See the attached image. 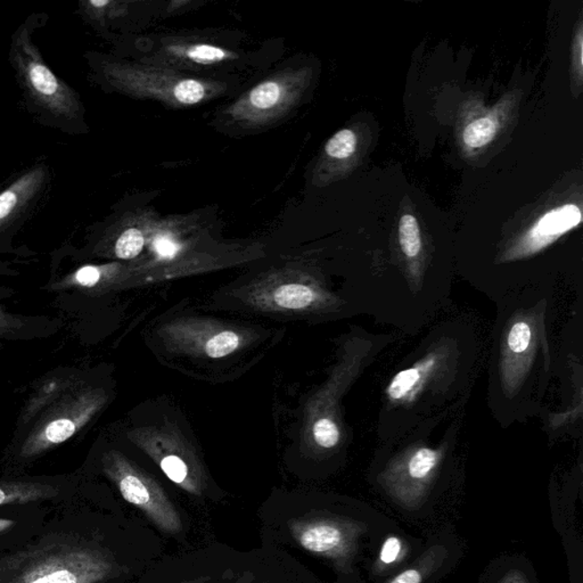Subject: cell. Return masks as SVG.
Segmentation results:
<instances>
[{"instance_id":"cell-1","label":"cell","mask_w":583,"mask_h":583,"mask_svg":"<svg viewBox=\"0 0 583 583\" xmlns=\"http://www.w3.org/2000/svg\"><path fill=\"white\" fill-rule=\"evenodd\" d=\"M162 555L125 557L101 538L56 533L0 560V583L134 580Z\"/></svg>"},{"instance_id":"cell-2","label":"cell","mask_w":583,"mask_h":583,"mask_svg":"<svg viewBox=\"0 0 583 583\" xmlns=\"http://www.w3.org/2000/svg\"><path fill=\"white\" fill-rule=\"evenodd\" d=\"M106 401V393L92 384L72 390L44 410L18 441L8 445L6 458L28 464L51 453L87 428Z\"/></svg>"},{"instance_id":"cell-3","label":"cell","mask_w":583,"mask_h":583,"mask_svg":"<svg viewBox=\"0 0 583 583\" xmlns=\"http://www.w3.org/2000/svg\"><path fill=\"white\" fill-rule=\"evenodd\" d=\"M32 21L29 19L21 26L12 40L10 57L21 87L28 100L48 117L60 121H78L84 111L79 95L45 63L31 39L35 28Z\"/></svg>"},{"instance_id":"cell-4","label":"cell","mask_w":583,"mask_h":583,"mask_svg":"<svg viewBox=\"0 0 583 583\" xmlns=\"http://www.w3.org/2000/svg\"><path fill=\"white\" fill-rule=\"evenodd\" d=\"M103 471L116 484L123 500L136 508L152 528L179 543L186 541V514L160 484L114 451L103 457Z\"/></svg>"},{"instance_id":"cell-5","label":"cell","mask_w":583,"mask_h":583,"mask_svg":"<svg viewBox=\"0 0 583 583\" xmlns=\"http://www.w3.org/2000/svg\"><path fill=\"white\" fill-rule=\"evenodd\" d=\"M216 583H316L299 558L287 550L261 544L250 552L233 550Z\"/></svg>"},{"instance_id":"cell-6","label":"cell","mask_w":583,"mask_h":583,"mask_svg":"<svg viewBox=\"0 0 583 583\" xmlns=\"http://www.w3.org/2000/svg\"><path fill=\"white\" fill-rule=\"evenodd\" d=\"M233 550L216 545L180 555L164 554L130 583H216Z\"/></svg>"},{"instance_id":"cell-7","label":"cell","mask_w":583,"mask_h":583,"mask_svg":"<svg viewBox=\"0 0 583 583\" xmlns=\"http://www.w3.org/2000/svg\"><path fill=\"white\" fill-rule=\"evenodd\" d=\"M87 383L85 371L78 367H59L41 376L20 410L10 443L18 441L44 410L72 390Z\"/></svg>"},{"instance_id":"cell-8","label":"cell","mask_w":583,"mask_h":583,"mask_svg":"<svg viewBox=\"0 0 583 583\" xmlns=\"http://www.w3.org/2000/svg\"><path fill=\"white\" fill-rule=\"evenodd\" d=\"M47 178V167L40 164L31 168L0 193V253L13 252L8 245L12 233L39 199Z\"/></svg>"},{"instance_id":"cell-9","label":"cell","mask_w":583,"mask_h":583,"mask_svg":"<svg viewBox=\"0 0 583 583\" xmlns=\"http://www.w3.org/2000/svg\"><path fill=\"white\" fill-rule=\"evenodd\" d=\"M16 291L0 286V342H30L51 338L60 332L63 323L46 315L14 314L7 310L4 301L11 299Z\"/></svg>"},{"instance_id":"cell-10","label":"cell","mask_w":583,"mask_h":583,"mask_svg":"<svg viewBox=\"0 0 583 583\" xmlns=\"http://www.w3.org/2000/svg\"><path fill=\"white\" fill-rule=\"evenodd\" d=\"M56 484L43 480H0V506L43 502L59 496Z\"/></svg>"},{"instance_id":"cell-11","label":"cell","mask_w":583,"mask_h":583,"mask_svg":"<svg viewBox=\"0 0 583 583\" xmlns=\"http://www.w3.org/2000/svg\"><path fill=\"white\" fill-rule=\"evenodd\" d=\"M580 209L574 204H566L563 207L554 209L546 213L538 221L535 227L529 234L530 241L533 244L546 243L548 240L562 235L581 223Z\"/></svg>"},{"instance_id":"cell-12","label":"cell","mask_w":583,"mask_h":583,"mask_svg":"<svg viewBox=\"0 0 583 583\" xmlns=\"http://www.w3.org/2000/svg\"><path fill=\"white\" fill-rule=\"evenodd\" d=\"M287 96H289V89L283 82L277 80L262 82L250 92L242 110L244 116L253 118L268 116L270 112L284 104Z\"/></svg>"},{"instance_id":"cell-13","label":"cell","mask_w":583,"mask_h":583,"mask_svg":"<svg viewBox=\"0 0 583 583\" xmlns=\"http://www.w3.org/2000/svg\"><path fill=\"white\" fill-rule=\"evenodd\" d=\"M314 291L302 284H289L279 287L274 294L276 305L284 309H303L315 301Z\"/></svg>"},{"instance_id":"cell-14","label":"cell","mask_w":583,"mask_h":583,"mask_svg":"<svg viewBox=\"0 0 583 583\" xmlns=\"http://www.w3.org/2000/svg\"><path fill=\"white\" fill-rule=\"evenodd\" d=\"M497 129H498V127H497L494 118H480L466 126L463 133L464 144L468 149H481L495 138Z\"/></svg>"},{"instance_id":"cell-15","label":"cell","mask_w":583,"mask_h":583,"mask_svg":"<svg viewBox=\"0 0 583 583\" xmlns=\"http://www.w3.org/2000/svg\"><path fill=\"white\" fill-rule=\"evenodd\" d=\"M145 245V237L141 229L127 228L114 241L113 256L120 260H133L141 254Z\"/></svg>"},{"instance_id":"cell-16","label":"cell","mask_w":583,"mask_h":583,"mask_svg":"<svg viewBox=\"0 0 583 583\" xmlns=\"http://www.w3.org/2000/svg\"><path fill=\"white\" fill-rule=\"evenodd\" d=\"M439 463V454L428 448L417 450L407 463V474L414 482L426 481Z\"/></svg>"},{"instance_id":"cell-17","label":"cell","mask_w":583,"mask_h":583,"mask_svg":"<svg viewBox=\"0 0 583 583\" xmlns=\"http://www.w3.org/2000/svg\"><path fill=\"white\" fill-rule=\"evenodd\" d=\"M440 558L441 555L439 550L434 549L432 552L426 554L417 564L402 571L401 573L393 577L387 583H423L426 577L432 573Z\"/></svg>"},{"instance_id":"cell-18","label":"cell","mask_w":583,"mask_h":583,"mask_svg":"<svg viewBox=\"0 0 583 583\" xmlns=\"http://www.w3.org/2000/svg\"><path fill=\"white\" fill-rule=\"evenodd\" d=\"M399 242L402 251L408 258H415L420 254L422 249L421 231L416 218L414 216H402L399 223Z\"/></svg>"},{"instance_id":"cell-19","label":"cell","mask_w":583,"mask_h":583,"mask_svg":"<svg viewBox=\"0 0 583 583\" xmlns=\"http://www.w3.org/2000/svg\"><path fill=\"white\" fill-rule=\"evenodd\" d=\"M357 149V136L351 129L335 134L326 144L325 152L330 158L344 160L350 158Z\"/></svg>"},{"instance_id":"cell-20","label":"cell","mask_w":583,"mask_h":583,"mask_svg":"<svg viewBox=\"0 0 583 583\" xmlns=\"http://www.w3.org/2000/svg\"><path fill=\"white\" fill-rule=\"evenodd\" d=\"M421 368H409L398 374L389 385L388 394L393 400H400L413 391L421 381Z\"/></svg>"},{"instance_id":"cell-21","label":"cell","mask_w":583,"mask_h":583,"mask_svg":"<svg viewBox=\"0 0 583 583\" xmlns=\"http://www.w3.org/2000/svg\"><path fill=\"white\" fill-rule=\"evenodd\" d=\"M240 347V338L234 332H223L213 336L205 346V352L213 359L224 358Z\"/></svg>"},{"instance_id":"cell-22","label":"cell","mask_w":583,"mask_h":583,"mask_svg":"<svg viewBox=\"0 0 583 583\" xmlns=\"http://www.w3.org/2000/svg\"><path fill=\"white\" fill-rule=\"evenodd\" d=\"M185 56L195 63L215 64L227 60L231 54L223 48L211 46V45H194L184 52Z\"/></svg>"},{"instance_id":"cell-23","label":"cell","mask_w":583,"mask_h":583,"mask_svg":"<svg viewBox=\"0 0 583 583\" xmlns=\"http://www.w3.org/2000/svg\"><path fill=\"white\" fill-rule=\"evenodd\" d=\"M314 438L320 447L330 449L338 445L340 431L334 422L328 418H322L314 425Z\"/></svg>"},{"instance_id":"cell-24","label":"cell","mask_w":583,"mask_h":583,"mask_svg":"<svg viewBox=\"0 0 583 583\" xmlns=\"http://www.w3.org/2000/svg\"><path fill=\"white\" fill-rule=\"evenodd\" d=\"M531 328L527 323L520 322L512 327L508 335V346L515 353H522L527 350L531 342Z\"/></svg>"},{"instance_id":"cell-25","label":"cell","mask_w":583,"mask_h":583,"mask_svg":"<svg viewBox=\"0 0 583 583\" xmlns=\"http://www.w3.org/2000/svg\"><path fill=\"white\" fill-rule=\"evenodd\" d=\"M152 246H153V251L156 256L162 259V260L174 259L179 253L180 250H182V245L174 237L168 235V234H161V235L155 236Z\"/></svg>"},{"instance_id":"cell-26","label":"cell","mask_w":583,"mask_h":583,"mask_svg":"<svg viewBox=\"0 0 583 583\" xmlns=\"http://www.w3.org/2000/svg\"><path fill=\"white\" fill-rule=\"evenodd\" d=\"M404 544H402V541L399 539V538L396 536L389 537L388 539L384 541V544L381 548V564L389 566L397 563L402 555H404Z\"/></svg>"},{"instance_id":"cell-27","label":"cell","mask_w":583,"mask_h":583,"mask_svg":"<svg viewBox=\"0 0 583 583\" xmlns=\"http://www.w3.org/2000/svg\"><path fill=\"white\" fill-rule=\"evenodd\" d=\"M573 60L577 62V70L579 78H581L582 72V31L581 29H579L576 44L573 47Z\"/></svg>"},{"instance_id":"cell-28","label":"cell","mask_w":583,"mask_h":583,"mask_svg":"<svg viewBox=\"0 0 583 583\" xmlns=\"http://www.w3.org/2000/svg\"><path fill=\"white\" fill-rule=\"evenodd\" d=\"M19 275L18 270L12 268L11 264L0 261V276L15 277L19 276Z\"/></svg>"},{"instance_id":"cell-29","label":"cell","mask_w":583,"mask_h":583,"mask_svg":"<svg viewBox=\"0 0 583 583\" xmlns=\"http://www.w3.org/2000/svg\"><path fill=\"white\" fill-rule=\"evenodd\" d=\"M505 583H517V582H515V580H513V579H511V577H509V578L506 579V582H505Z\"/></svg>"}]
</instances>
